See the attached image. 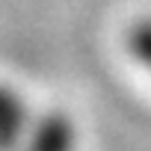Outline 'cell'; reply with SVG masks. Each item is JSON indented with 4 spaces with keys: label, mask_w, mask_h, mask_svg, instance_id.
Wrapping results in <instances>:
<instances>
[{
    "label": "cell",
    "mask_w": 151,
    "mask_h": 151,
    "mask_svg": "<svg viewBox=\"0 0 151 151\" xmlns=\"http://www.w3.org/2000/svg\"><path fill=\"white\" fill-rule=\"evenodd\" d=\"M24 119H27V113H24L21 98L12 89L0 86V151L12 148V142L24 130Z\"/></svg>",
    "instance_id": "1"
},
{
    "label": "cell",
    "mask_w": 151,
    "mask_h": 151,
    "mask_svg": "<svg viewBox=\"0 0 151 151\" xmlns=\"http://www.w3.org/2000/svg\"><path fill=\"white\" fill-rule=\"evenodd\" d=\"M130 50L139 62H145L151 68V18H142L133 24L130 30Z\"/></svg>",
    "instance_id": "3"
},
{
    "label": "cell",
    "mask_w": 151,
    "mask_h": 151,
    "mask_svg": "<svg viewBox=\"0 0 151 151\" xmlns=\"http://www.w3.org/2000/svg\"><path fill=\"white\" fill-rule=\"evenodd\" d=\"M74 145V127L62 116H47L33 139V151H71Z\"/></svg>",
    "instance_id": "2"
}]
</instances>
